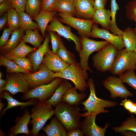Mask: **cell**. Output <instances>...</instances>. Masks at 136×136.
<instances>
[{
	"mask_svg": "<svg viewBox=\"0 0 136 136\" xmlns=\"http://www.w3.org/2000/svg\"><path fill=\"white\" fill-rule=\"evenodd\" d=\"M37 50V48L27 45L22 40L17 46L9 53L3 55L7 59L12 60L16 57H25L28 53Z\"/></svg>",
	"mask_w": 136,
	"mask_h": 136,
	"instance_id": "24",
	"label": "cell"
},
{
	"mask_svg": "<svg viewBox=\"0 0 136 136\" xmlns=\"http://www.w3.org/2000/svg\"><path fill=\"white\" fill-rule=\"evenodd\" d=\"M87 83L90 88V94L87 99L82 102L84 107L82 110L86 112L81 113V117H84L93 114L97 115L100 113H109V111L105 109V108L113 107L117 105L116 102L99 98L97 97L92 78H89Z\"/></svg>",
	"mask_w": 136,
	"mask_h": 136,
	"instance_id": "2",
	"label": "cell"
},
{
	"mask_svg": "<svg viewBox=\"0 0 136 136\" xmlns=\"http://www.w3.org/2000/svg\"><path fill=\"white\" fill-rule=\"evenodd\" d=\"M118 50L113 45L109 43L93 56V66L97 71L101 72L110 71Z\"/></svg>",
	"mask_w": 136,
	"mask_h": 136,
	"instance_id": "5",
	"label": "cell"
},
{
	"mask_svg": "<svg viewBox=\"0 0 136 136\" xmlns=\"http://www.w3.org/2000/svg\"><path fill=\"white\" fill-rule=\"evenodd\" d=\"M110 1L111 20L109 30L113 34L122 36L123 31L118 28L116 25L115 20L116 14L117 10H119V8L116 0Z\"/></svg>",
	"mask_w": 136,
	"mask_h": 136,
	"instance_id": "31",
	"label": "cell"
},
{
	"mask_svg": "<svg viewBox=\"0 0 136 136\" xmlns=\"http://www.w3.org/2000/svg\"><path fill=\"white\" fill-rule=\"evenodd\" d=\"M107 0H94L93 4L95 10L105 8Z\"/></svg>",
	"mask_w": 136,
	"mask_h": 136,
	"instance_id": "47",
	"label": "cell"
},
{
	"mask_svg": "<svg viewBox=\"0 0 136 136\" xmlns=\"http://www.w3.org/2000/svg\"><path fill=\"white\" fill-rule=\"evenodd\" d=\"M56 13L55 11L48 12L41 11L33 19L37 23L44 38L46 37L45 31L48 23L54 18Z\"/></svg>",
	"mask_w": 136,
	"mask_h": 136,
	"instance_id": "26",
	"label": "cell"
},
{
	"mask_svg": "<svg viewBox=\"0 0 136 136\" xmlns=\"http://www.w3.org/2000/svg\"><path fill=\"white\" fill-rule=\"evenodd\" d=\"M56 53L62 60L70 65L76 62L75 55L66 49L64 44L58 49Z\"/></svg>",
	"mask_w": 136,
	"mask_h": 136,
	"instance_id": "37",
	"label": "cell"
},
{
	"mask_svg": "<svg viewBox=\"0 0 136 136\" xmlns=\"http://www.w3.org/2000/svg\"><path fill=\"white\" fill-rule=\"evenodd\" d=\"M124 8L127 18L131 21L136 19V0L128 2Z\"/></svg>",
	"mask_w": 136,
	"mask_h": 136,
	"instance_id": "40",
	"label": "cell"
},
{
	"mask_svg": "<svg viewBox=\"0 0 136 136\" xmlns=\"http://www.w3.org/2000/svg\"><path fill=\"white\" fill-rule=\"evenodd\" d=\"M0 65H3L6 67L7 72L9 73H31L22 69L14 61L7 59L2 54L0 55Z\"/></svg>",
	"mask_w": 136,
	"mask_h": 136,
	"instance_id": "34",
	"label": "cell"
},
{
	"mask_svg": "<svg viewBox=\"0 0 136 136\" xmlns=\"http://www.w3.org/2000/svg\"><path fill=\"white\" fill-rule=\"evenodd\" d=\"M7 82L6 80H5L2 79H0V95L2 94L3 89L5 86Z\"/></svg>",
	"mask_w": 136,
	"mask_h": 136,
	"instance_id": "51",
	"label": "cell"
},
{
	"mask_svg": "<svg viewBox=\"0 0 136 136\" xmlns=\"http://www.w3.org/2000/svg\"><path fill=\"white\" fill-rule=\"evenodd\" d=\"M12 30L9 27L5 28L0 38V46H3L7 44Z\"/></svg>",
	"mask_w": 136,
	"mask_h": 136,
	"instance_id": "45",
	"label": "cell"
},
{
	"mask_svg": "<svg viewBox=\"0 0 136 136\" xmlns=\"http://www.w3.org/2000/svg\"><path fill=\"white\" fill-rule=\"evenodd\" d=\"M123 31L122 37L125 47L128 50L133 51L136 44V34L134 29L128 27Z\"/></svg>",
	"mask_w": 136,
	"mask_h": 136,
	"instance_id": "29",
	"label": "cell"
},
{
	"mask_svg": "<svg viewBox=\"0 0 136 136\" xmlns=\"http://www.w3.org/2000/svg\"><path fill=\"white\" fill-rule=\"evenodd\" d=\"M19 18V26L23 30H34L39 28L37 23L32 20L31 17L24 12H18Z\"/></svg>",
	"mask_w": 136,
	"mask_h": 136,
	"instance_id": "30",
	"label": "cell"
},
{
	"mask_svg": "<svg viewBox=\"0 0 136 136\" xmlns=\"http://www.w3.org/2000/svg\"><path fill=\"white\" fill-rule=\"evenodd\" d=\"M97 115L93 114L88 115L81 121L79 128L86 136H104L107 127L110 124L106 123L103 127L97 126L95 123Z\"/></svg>",
	"mask_w": 136,
	"mask_h": 136,
	"instance_id": "14",
	"label": "cell"
},
{
	"mask_svg": "<svg viewBox=\"0 0 136 136\" xmlns=\"http://www.w3.org/2000/svg\"><path fill=\"white\" fill-rule=\"evenodd\" d=\"M41 5L40 0H27L25 9L26 13L33 19L40 13Z\"/></svg>",
	"mask_w": 136,
	"mask_h": 136,
	"instance_id": "35",
	"label": "cell"
},
{
	"mask_svg": "<svg viewBox=\"0 0 136 136\" xmlns=\"http://www.w3.org/2000/svg\"><path fill=\"white\" fill-rule=\"evenodd\" d=\"M90 37L93 38L104 39L113 45L118 50L125 47L122 36L114 35L107 30L99 28L95 23L92 26Z\"/></svg>",
	"mask_w": 136,
	"mask_h": 136,
	"instance_id": "15",
	"label": "cell"
},
{
	"mask_svg": "<svg viewBox=\"0 0 136 136\" xmlns=\"http://www.w3.org/2000/svg\"><path fill=\"white\" fill-rule=\"evenodd\" d=\"M7 13L4 14L0 18V30H1L7 22Z\"/></svg>",
	"mask_w": 136,
	"mask_h": 136,
	"instance_id": "49",
	"label": "cell"
},
{
	"mask_svg": "<svg viewBox=\"0 0 136 136\" xmlns=\"http://www.w3.org/2000/svg\"><path fill=\"white\" fill-rule=\"evenodd\" d=\"M38 29L33 30L27 29L25 34L23 35L22 40L25 43H30L35 48H38L42 45L41 43L43 41V38L40 34Z\"/></svg>",
	"mask_w": 136,
	"mask_h": 136,
	"instance_id": "28",
	"label": "cell"
},
{
	"mask_svg": "<svg viewBox=\"0 0 136 136\" xmlns=\"http://www.w3.org/2000/svg\"><path fill=\"white\" fill-rule=\"evenodd\" d=\"M22 69L30 72L32 71V65L30 59L25 57H16L12 60Z\"/></svg>",
	"mask_w": 136,
	"mask_h": 136,
	"instance_id": "39",
	"label": "cell"
},
{
	"mask_svg": "<svg viewBox=\"0 0 136 136\" xmlns=\"http://www.w3.org/2000/svg\"><path fill=\"white\" fill-rule=\"evenodd\" d=\"M7 23L8 27L12 31L16 30L19 27V16L17 12L13 8H11L8 11Z\"/></svg>",
	"mask_w": 136,
	"mask_h": 136,
	"instance_id": "36",
	"label": "cell"
},
{
	"mask_svg": "<svg viewBox=\"0 0 136 136\" xmlns=\"http://www.w3.org/2000/svg\"><path fill=\"white\" fill-rule=\"evenodd\" d=\"M50 39L49 35H47L43 44L30 55L29 59L32 63L33 72H36L39 70L45 55L48 51L50 47L49 44Z\"/></svg>",
	"mask_w": 136,
	"mask_h": 136,
	"instance_id": "18",
	"label": "cell"
},
{
	"mask_svg": "<svg viewBox=\"0 0 136 136\" xmlns=\"http://www.w3.org/2000/svg\"><path fill=\"white\" fill-rule=\"evenodd\" d=\"M80 38L82 48L79 52L80 59L79 65L82 69L92 73L88 64L89 56L92 53L97 52L109 42L106 41H95L84 37H80Z\"/></svg>",
	"mask_w": 136,
	"mask_h": 136,
	"instance_id": "7",
	"label": "cell"
},
{
	"mask_svg": "<svg viewBox=\"0 0 136 136\" xmlns=\"http://www.w3.org/2000/svg\"><path fill=\"white\" fill-rule=\"evenodd\" d=\"M0 98L5 99L7 101L8 104L6 107L2 111L1 116H3L6 111L8 109L18 106H20L22 108H24L30 106H34L38 101H36V98H31L27 101L21 102L17 100L11 95L8 92H5L0 95Z\"/></svg>",
	"mask_w": 136,
	"mask_h": 136,
	"instance_id": "21",
	"label": "cell"
},
{
	"mask_svg": "<svg viewBox=\"0 0 136 136\" xmlns=\"http://www.w3.org/2000/svg\"><path fill=\"white\" fill-rule=\"evenodd\" d=\"M87 71L82 69L79 63L76 62L70 65L61 72L54 73L53 77H59L72 81L75 88L81 92H84L89 85L86 81L88 79Z\"/></svg>",
	"mask_w": 136,
	"mask_h": 136,
	"instance_id": "4",
	"label": "cell"
},
{
	"mask_svg": "<svg viewBox=\"0 0 136 136\" xmlns=\"http://www.w3.org/2000/svg\"><path fill=\"white\" fill-rule=\"evenodd\" d=\"M54 73L42 63L38 71L33 73H24V74L29 87H36L52 82L56 78L53 76Z\"/></svg>",
	"mask_w": 136,
	"mask_h": 136,
	"instance_id": "11",
	"label": "cell"
},
{
	"mask_svg": "<svg viewBox=\"0 0 136 136\" xmlns=\"http://www.w3.org/2000/svg\"><path fill=\"white\" fill-rule=\"evenodd\" d=\"M31 113L30 117L32 119L30 122L32 128L30 135L38 136L47 121L54 114V110L52 106L46 101L38 100L32 108Z\"/></svg>",
	"mask_w": 136,
	"mask_h": 136,
	"instance_id": "3",
	"label": "cell"
},
{
	"mask_svg": "<svg viewBox=\"0 0 136 136\" xmlns=\"http://www.w3.org/2000/svg\"><path fill=\"white\" fill-rule=\"evenodd\" d=\"M30 118V113L27 109H25L23 116L17 119L16 125L10 129L8 136L16 135L20 133L30 135V131L29 130L28 125Z\"/></svg>",
	"mask_w": 136,
	"mask_h": 136,
	"instance_id": "19",
	"label": "cell"
},
{
	"mask_svg": "<svg viewBox=\"0 0 136 136\" xmlns=\"http://www.w3.org/2000/svg\"><path fill=\"white\" fill-rule=\"evenodd\" d=\"M6 0H0V4H1Z\"/></svg>",
	"mask_w": 136,
	"mask_h": 136,
	"instance_id": "54",
	"label": "cell"
},
{
	"mask_svg": "<svg viewBox=\"0 0 136 136\" xmlns=\"http://www.w3.org/2000/svg\"><path fill=\"white\" fill-rule=\"evenodd\" d=\"M134 70H135L136 71V67H135Z\"/></svg>",
	"mask_w": 136,
	"mask_h": 136,
	"instance_id": "58",
	"label": "cell"
},
{
	"mask_svg": "<svg viewBox=\"0 0 136 136\" xmlns=\"http://www.w3.org/2000/svg\"><path fill=\"white\" fill-rule=\"evenodd\" d=\"M133 51L135 52L136 54V44L134 47Z\"/></svg>",
	"mask_w": 136,
	"mask_h": 136,
	"instance_id": "53",
	"label": "cell"
},
{
	"mask_svg": "<svg viewBox=\"0 0 136 136\" xmlns=\"http://www.w3.org/2000/svg\"><path fill=\"white\" fill-rule=\"evenodd\" d=\"M64 79L56 77L48 84L41 85L28 90L22 96L23 99L35 98L45 101L52 95Z\"/></svg>",
	"mask_w": 136,
	"mask_h": 136,
	"instance_id": "8",
	"label": "cell"
},
{
	"mask_svg": "<svg viewBox=\"0 0 136 136\" xmlns=\"http://www.w3.org/2000/svg\"><path fill=\"white\" fill-rule=\"evenodd\" d=\"M40 1H42V0H40Z\"/></svg>",
	"mask_w": 136,
	"mask_h": 136,
	"instance_id": "59",
	"label": "cell"
},
{
	"mask_svg": "<svg viewBox=\"0 0 136 136\" xmlns=\"http://www.w3.org/2000/svg\"><path fill=\"white\" fill-rule=\"evenodd\" d=\"M83 132L79 128H76L68 131L66 136H83Z\"/></svg>",
	"mask_w": 136,
	"mask_h": 136,
	"instance_id": "48",
	"label": "cell"
},
{
	"mask_svg": "<svg viewBox=\"0 0 136 136\" xmlns=\"http://www.w3.org/2000/svg\"><path fill=\"white\" fill-rule=\"evenodd\" d=\"M130 114L126 120L121 123L120 126L112 128L115 132L120 133L126 130H131L136 132V117L133 114Z\"/></svg>",
	"mask_w": 136,
	"mask_h": 136,
	"instance_id": "33",
	"label": "cell"
},
{
	"mask_svg": "<svg viewBox=\"0 0 136 136\" xmlns=\"http://www.w3.org/2000/svg\"><path fill=\"white\" fill-rule=\"evenodd\" d=\"M2 99H1L0 100V111L1 112L3 107H4L5 104L3 103L2 101Z\"/></svg>",
	"mask_w": 136,
	"mask_h": 136,
	"instance_id": "52",
	"label": "cell"
},
{
	"mask_svg": "<svg viewBox=\"0 0 136 136\" xmlns=\"http://www.w3.org/2000/svg\"><path fill=\"white\" fill-rule=\"evenodd\" d=\"M72 87L71 83L63 79L52 96L45 101L54 107L61 101L62 97L66 91Z\"/></svg>",
	"mask_w": 136,
	"mask_h": 136,
	"instance_id": "27",
	"label": "cell"
},
{
	"mask_svg": "<svg viewBox=\"0 0 136 136\" xmlns=\"http://www.w3.org/2000/svg\"><path fill=\"white\" fill-rule=\"evenodd\" d=\"M2 73L1 72L0 73V79H1L2 78Z\"/></svg>",
	"mask_w": 136,
	"mask_h": 136,
	"instance_id": "55",
	"label": "cell"
},
{
	"mask_svg": "<svg viewBox=\"0 0 136 136\" xmlns=\"http://www.w3.org/2000/svg\"><path fill=\"white\" fill-rule=\"evenodd\" d=\"M123 135L126 136H136V132L129 130H126L120 133Z\"/></svg>",
	"mask_w": 136,
	"mask_h": 136,
	"instance_id": "50",
	"label": "cell"
},
{
	"mask_svg": "<svg viewBox=\"0 0 136 136\" xmlns=\"http://www.w3.org/2000/svg\"><path fill=\"white\" fill-rule=\"evenodd\" d=\"M42 63L50 70L57 73L61 72L70 65L62 60L56 53L53 52L50 47L45 55Z\"/></svg>",
	"mask_w": 136,
	"mask_h": 136,
	"instance_id": "16",
	"label": "cell"
},
{
	"mask_svg": "<svg viewBox=\"0 0 136 136\" xmlns=\"http://www.w3.org/2000/svg\"><path fill=\"white\" fill-rule=\"evenodd\" d=\"M54 114L61 121L66 131L79 128L81 117L79 106H72L61 101L55 106Z\"/></svg>",
	"mask_w": 136,
	"mask_h": 136,
	"instance_id": "1",
	"label": "cell"
},
{
	"mask_svg": "<svg viewBox=\"0 0 136 136\" xmlns=\"http://www.w3.org/2000/svg\"><path fill=\"white\" fill-rule=\"evenodd\" d=\"M59 0H42L41 11L50 12L55 10Z\"/></svg>",
	"mask_w": 136,
	"mask_h": 136,
	"instance_id": "42",
	"label": "cell"
},
{
	"mask_svg": "<svg viewBox=\"0 0 136 136\" xmlns=\"http://www.w3.org/2000/svg\"><path fill=\"white\" fill-rule=\"evenodd\" d=\"M58 19L61 23L69 25L77 30L80 37L89 38L92 27L95 23L92 19L75 18L68 14L59 13Z\"/></svg>",
	"mask_w": 136,
	"mask_h": 136,
	"instance_id": "9",
	"label": "cell"
},
{
	"mask_svg": "<svg viewBox=\"0 0 136 136\" xmlns=\"http://www.w3.org/2000/svg\"><path fill=\"white\" fill-rule=\"evenodd\" d=\"M51 40L52 51L54 53H56L57 51L63 44V41L59 36L55 32L49 31Z\"/></svg>",
	"mask_w": 136,
	"mask_h": 136,
	"instance_id": "41",
	"label": "cell"
},
{
	"mask_svg": "<svg viewBox=\"0 0 136 136\" xmlns=\"http://www.w3.org/2000/svg\"><path fill=\"white\" fill-rule=\"evenodd\" d=\"M136 66V54L133 51L124 48L118 50L110 71L114 75H119Z\"/></svg>",
	"mask_w": 136,
	"mask_h": 136,
	"instance_id": "6",
	"label": "cell"
},
{
	"mask_svg": "<svg viewBox=\"0 0 136 136\" xmlns=\"http://www.w3.org/2000/svg\"><path fill=\"white\" fill-rule=\"evenodd\" d=\"M134 70H128L119 75V77L123 83H127L136 90V75Z\"/></svg>",
	"mask_w": 136,
	"mask_h": 136,
	"instance_id": "38",
	"label": "cell"
},
{
	"mask_svg": "<svg viewBox=\"0 0 136 136\" xmlns=\"http://www.w3.org/2000/svg\"><path fill=\"white\" fill-rule=\"evenodd\" d=\"M110 17L111 11L105 8L95 10L92 19L95 23L100 25L103 29L109 30L111 23Z\"/></svg>",
	"mask_w": 136,
	"mask_h": 136,
	"instance_id": "23",
	"label": "cell"
},
{
	"mask_svg": "<svg viewBox=\"0 0 136 136\" xmlns=\"http://www.w3.org/2000/svg\"><path fill=\"white\" fill-rule=\"evenodd\" d=\"M134 21V22H135V25H136V19Z\"/></svg>",
	"mask_w": 136,
	"mask_h": 136,
	"instance_id": "57",
	"label": "cell"
},
{
	"mask_svg": "<svg viewBox=\"0 0 136 136\" xmlns=\"http://www.w3.org/2000/svg\"><path fill=\"white\" fill-rule=\"evenodd\" d=\"M42 129L48 136H66L67 133L61 121L56 116Z\"/></svg>",
	"mask_w": 136,
	"mask_h": 136,
	"instance_id": "20",
	"label": "cell"
},
{
	"mask_svg": "<svg viewBox=\"0 0 136 136\" xmlns=\"http://www.w3.org/2000/svg\"><path fill=\"white\" fill-rule=\"evenodd\" d=\"M134 29L135 32L136 34V26L135 27V28Z\"/></svg>",
	"mask_w": 136,
	"mask_h": 136,
	"instance_id": "56",
	"label": "cell"
},
{
	"mask_svg": "<svg viewBox=\"0 0 136 136\" xmlns=\"http://www.w3.org/2000/svg\"><path fill=\"white\" fill-rule=\"evenodd\" d=\"M11 8L10 0H6L0 5V16L4 14L6 12Z\"/></svg>",
	"mask_w": 136,
	"mask_h": 136,
	"instance_id": "46",
	"label": "cell"
},
{
	"mask_svg": "<svg viewBox=\"0 0 136 136\" xmlns=\"http://www.w3.org/2000/svg\"><path fill=\"white\" fill-rule=\"evenodd\" d=\"M6 78L7 82L3 90H7L13 95L19 92L24 94L28 90L29 86L24 73H10Z\"/></svg>",
	"mask_w": 136,
	"mask_h": 136,
	"instance_id": "12",
	"label": "cell"
},
{
	"mask_svg": "<svg viewBox=\"0 0 136 136\" xmlns=\"http://www.w3.org/2000/svg\"><path fill=\"white\" fill-rule=\"evenodd\" d=\"M120 105L129 114H136V103L126 98L121 101Z\"/></svg>",
	"mask_w": 136,
	"mask_h": 136,
	"instance_id": "43",
	"label": "cell"
},
{
	"mask_svg": "<svg viewBox=\"0 0 136 136\" xmlns=\"http://www.w3.org/2000/svg\"><path fill=\"white\" fill-rule=\"evenodd\" d=\"M123 82L120 78L113 76L107 77L102 81L104 87L109 91L110 97L113 99L117 97L123 98L133 96L124 85Z\"/></svg>",
	"mask_w": 136,
	"mask_h": 136,
	"instance_id": "10",
	"label": "cell"
},
{
	"mask_svg": "<svg viewBox=\"0 0 136 136\" xmlns=\"http://www.w3.org/2000/svg\"><path fill=\"white\" fill-rule=\"evenodd\" d=\"M74 2V0H59L55 11L74 17L75 10Z\"/></svg>",
	"mask_w": 136,
	"mask_h": 136,
	"instance_id": "32",
	"label": "cell"
},
{
	"mask_svg": "<svg viewBox=\"0 0 136 136\" xmlns=\"http://www.w3.org/2000/svg\"><path fill=\"white\" fill-rule=\"evenodd\" d=\"M46 30L49 31L57 32L59 35L66 39L69 41H73L75 45V48L78 52L81 50L80 38L71 31L70 27L64 26L58 19L54 18L47 26Z\"/></svg>",
	"mask_w": 136,
	"mask_h": 136,
	"instance_id": "13",
	"label": "cell"
},
{
	"mask_svg": "<svg viewBox=\"0 0 136 136\" xmlns=\"http://www.w3.org/2000/svg\"><path fill=\"white\" fill-rule=\"evenodd\" d=\"M24 30L20 27L13 31L10 38L6 44L0 47V53L4 55L7 53L18 46Z\"/></svg>",
	"mask_w": 136,
	"mask_h": 136,
	"instance_id": "25",
	"label": "cell"
},
{
	"mask_svg": "<svg viewBox=\"0 0 136 136\" xmlns=\"http://www.w3.org/2000/svg\"><path fill=\"white\" fill-rule=\"evenodd\" d=\"M94 1V0H74L75 16L80 18L92 19L95 10L93 6Z\"/></svg>",
	"mask_w": 136,
	"mask_h": 136,
	"instance_id": "17",
	"label": "cell"
},
{
	"mask_svg": "<svg viewBox=\"0 0 136 136\" xmlns=\"http://www.w3.org/2000/svg\"><path fill=\"white\" fill-rule=\"evenodd\" d=\"M86 95L84 92L78 93L77 89L72 87L68 89L63 96L61 101L64 102L74 106L80 105Z\"/></svg>",
	"mask_w": 136,
	"mask_h": 136,
	"instance_id": "22",
	"label": "cell"
},
{
	"mask_svg": "<svg viewBox=\"0 0 136 136\" xmlns=\"http://www.w3.org/2000/svg\"><path fill=\"white\" fill-rule=\"evenodd\" d=\"M27 0H10L11 8L17 12H24Z\"/></svg>",
	"mask_w": 136,
	"mask_h": 136,
	"instance_id": "44",
	"label": "cell"
}]
</instances>
